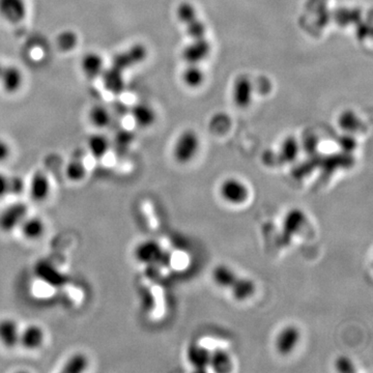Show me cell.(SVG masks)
Returning a JSON list of instances; mask_svg holds the SVG:
<instances>
[{"instance_id": "obj_1", "label": "cell", "mask_w": 373, "mask_h": 373, "mask_svg": "<svg viewBox=\"0 0 373 373\" xmlns=\"http://www.w3.org/2000/svg\"><path fill=\"white\" fill-rule=\"evenodd\" d=\"M201 149V138L193 130L182 132L175 141L173 159L179 164L186 165L194 160Z\"/></svg>"}, {"instance_id": "obj_2", "label": "cell", "mask_w": 373, "mask_h": 373, "mask_svg": "<svg viewBox=\"0 0 373 373\" xmlns=\"http://www.w3.org/2000/svg\"><path fill=\"white\" fill-rule=\"evenodd\" d=\"M219 196L227 205L240 207L250 197L249 186L238 177H227L219 185Z\"/></svg>"}, {"instance_id": "obj_3", "label": "cell", "mask_w": 373, "mask_h": 373, "mask_svg": "<svg viewBox=\"0 0 373 373\" xmlns=\"http://www.w3.org/2000/svg\"><path fill=\"white\" fill-rule=\"evenodd\" d=\"M28 215V207L24 203H12L0 212V231L10 233L19 229Z\"/></svg>"}, {"instance_id": "obj_4", "label": "cell", "mask_w": 373, "mask_h": 373, "mask_svg": "<svg viewBox=\"0 0 373 373\" xmlns=\"http://www.w3.org/2000/svg\"><path fill=\"white\" fill-rule=\"evenodd\" d=\"M302 333L296 325H287L282 327L275 338V350L280 355H290L300 344Z\"/></svg>"}, {"instance_id": "obj_5", "label": "cell", "mask_w": 373, "mask_h": 373, "mask_svg": "<svg viewBox=\"0 0 373 373\" xmlns=\"http://www.w3.org/2000/svg\"><path fill=\"white\" fill-rule=\"evenodd\" d=\"M147 51L143 45L136 44L118 52L112 58L111 65L117 70L125 72L141 64L147 58Z\"/></svg>"}, {"instance_id": "obj_6", "label": "cell", "mask_w": 373, "mask_h": 373, "mask_svg": "<svg viewBox=\"0 0 373 373\" xmlns=\"http://www.w3.org/2000/svg\"><path fill=\"white\" fill-rule=\"evenodd\" d=\"M134 258L141 264L153 266L164 259L165 252L159 243L154 240H143L134 249Z\"/></svg>"}, {"instance_id": "obj_7", "label": "cell", "mask_w": 373, "mask_h": 373, "mask_svg": "<svg viewBox=\"0 0 373 373\" xmlns=\"http://www.w3.org/2000/svg\"><path fill=\"white\" fill-rule=\"evenodd\" d=\"M46 342V332L38 324H29L21 327L19 346L24 350L36 351L41 350Z\"/></svg>"}, {"instance_id": "obj_8", "label": "cell", "mask_w": 373, "mask_h": 373, "mask_svg": "<svg viewBox=\"0 0 373 373\" xmlns=\"http://www.w3.org/2000/svg\"><path fill=\"white\" fill-rule=\"evenodd\" d=\"M27 15V0H0V18L6 23L23 22Z\"/></svg>"}, {"instance_id": "obj_9", "label": "cell", "mask_w": 373, "mask_h": 373, "mask_svg": "<svg viewBox=\"0 0 373 373\" xmlns=\"http://www.w3.org/2000/svg\"><path fill=\"white\" fill-rule=\"evenodd\" d=\"M212 52V45L207 38L191 40L188 45L184 47L182 57L186 64L201 65L208 60Z\"/></svg>"}, {"instance_id": "obj_10", "label": "cell", "mask_w": 373, "mask_h": 373, "mask_svg": "<svg viewBox=\"0 0 373 373\" xmlns=\"http://www.w3.org/2000/svg\"><path fill=\"white\" fill-rule=\"evenodd\" d=\"M255 83L247 75H240L234 80L233 86V100L238 108L249 107L252 103L255 95Z\"/></svg>"}, {"instance_id": "obj_11", "label": "cell", "mask_w": 373, "mask_h": 373, "mask_svg": "<svg viewBox=\"0 0 373 373\" xmlns=\"http://www.w3.org/2000/svg\"><path fill=\"white\" fill-rule=\"evenodd\" d=\"M25 76L22 70L15 65H4L0 75V86L4 93L15 95L23 88Z\"/></svg>"}, {"instance_id": "obj_12", "label": "cell", "mask_w": 373, "mask_h": 373, "mask_svg": "<svg viewBox=\"0 0 373 373\" xmlns=\"http://www.w3.org/2000/svg\"><path fill=\"white\" fill-rule=\"evenodd\" d=\"M26 189L32 201L36 203H44L51 195L52 184L46 173L36 171L32 175Z\"/></svg>"}, {"instance_id": "obj_13", "label": "cell", "mask_w": 373, "mask_h": 373, "mask_svg": "<svg viewBox=\"0 0 373 373\" xmlns=\"http://www.w3.org/2000/svg\"><path fill=\"white\" fill-rule=\"evenodd\" d=\"M21 327L13 318H4L0 320V344L8 350L19 346Z\"/></svg>"}, {"instance_id": "obj_14", "label": "cell", "mask_w": 373, "mask_h": 373, "mask_svg": "<svg viewBox=\"0 0 373 373\" xmlns=\"http://www.w3.org/2000/svg\"><path fill=\"white\" fill-rule=\"evenodd\" d=\"M105 68V60L97 52H88L82 56L80 60V69H81L82 74L90 80H95L101 77Z\"/></svg>"}, {"instance_id": "obj_15", "label": "cell", "mask_w": 373, "mask_h": 373, "mask_svg": "<svg viewBox=\"0 0 373 373\" xmlns=\"http://www.w3.org/2000/svg\"><path fill=\"white\" fill-rule=\"evenodd\" d=\"M19 231L26 240L34 242L42 238L46 233V223L40 216L28 214L21 223Z\"/></svg>"}, {"instance_id": "obj_16", "label": "cell", "mask_w": 373, "mask_h": 373, "mask_svg": "<svg viewBox=\"0 0 373 373\" xmlns=\"http://www.w3.org/2000/svg\"><path fill=\"white\" fill-rule=\"evenodd\" d=\"M186 358L190 366L198 372H205L210 367V351L203 344H190L186 348Z\"/></svg>"}, {"instance_id": "obj_17", "label": "cell", "mask_w": 373, "mask_h": 373, "mask_svg": "<svg viewBox=\"0 0 373 373\" xmlns=\"http://www.w3.org/2000/svg\"><path fill=\"white\" fill-rule=\"evenodd\" d=\"M100 78H101L104 88L108 93L119 95L125 90L126 84L123 72L117 70L114 67H106L105 70H104Z\"/></svg>"}, {"instance_id": "obj_18", "label": "cell", "mask_w": 373, "mask_h": 373, "mask_svg": "<svg viewBox=\"0 0 373 373\" xmlns=\"http://www.w3.org/2000/svg\"><path fill=\"white\" fill-rule=\"evenodd\" d=\"M131 117L134 123L141 129L151 128L157 121L155 109L147 103H138L131 109Z\"/></svg>"}, {"instance_id": "obj_19", "label": "cell", "mask_w": 373, "mask_h": 373, "mask_svg": "<svg viewBox=\"0 0 373 373\" xmlns=\"http://www.w3.org/2000/svg\"><path fill=\"white\" fill-rule=\"evenodd\" d=\"M229 290L234 301L245 302L255 296L257 292V285L252 279L238 276Z\"/></svg>"}, {"instance_id": "obj_20", "label": "cell", "mask_w": 373, "mask_h": 373, "mask_svg": "<svg viewBox=\"0 0 373 373\" xmlns=\"http://www.w3.org/2000/svg\"><path fill=\"white\" fill-rule=\"evenodd\" d=\"M210 277L215 285L222 290H229L238 276L231 266L226 264H218L212 269Z\"/></svg>"}, {"instance_id": "obj_21", "label": "cell", "mask_w": 373, "mask_h": 373, "mask_svg": "<svg viewBox=\"0 0 373 373\" xmlns=\"http://www.w3.org/2000/svg\"><path fill=\"white\" fill-rule=\"evenodd\" d=\"M205 80V74L201 65L186 64V67L182 73V81L186 88L196 90L203 86Z\"/></svg>"}, {"instance_id": "obj_22", "label": "cell", "mask_w": 373, "mask_h": 373, "mask_svg": "<svg viewBox=\"0 0 373 373\" xmlns=\"http://www.w3.org/2000/svg\"><path fill=\"white\" fill-rule=\"evenodd\" d=\"M110 141L101 133L93 134L88 140V151L95 159H103L110 151Z\"/></svg>"}, {"instance_id": "obj_23", "label": "cell", "mask_w": 373, "mask_h": 373, "mask_svg": "<svg viewBox=\"0 0 373 373\" xmlns=\"http://www.w3.org/2000/svg\"><path fill=\"white\" fill-rule=\"evenodd\" d=\"M90 361L86 353H74L65 362L60 372L64 373H83L90 368Z\"/></svg>"}, {"instance_id": "obj_24", "label": "cell", "mask_w": 373, "mask_h": 373, "mask_svg": "<svg viewBox=\"0 0 373 373\" xmlns=\"http://www.w3.org/2000/svg\"><path fill=\"white\" fill-rule=\"evenodd\" d=\"M306 222V215L302 210L292 209L286 214L283 220V231L287 236H294L300 231Z\"/></svg>"}, {"instance_id": "obj_25", "label": "cell", "mask_w": 373, "mask_h": 373, "mask_svg": "<svg viewBox=\"0 0 373 373\" xmlns=\"http://www.w3.org/2000/svg\"><path fill=\"white\" fill-rule=\"evenodd\" d=\"M210 367L214 372L224 373L231 372L233 368V360L231 355L222 348H216L210 351Z\"/></svg>"}, {"instance_id": "obj_26", "label": "cell", "mask_w": 373, "mask_h": 373, "mask_svg": "<svg viewBox=\"0 0 373 373\" xmlns=\"http://www.w3.org/2000/svg\"><path fill=\"white\" fill-rule=\"evenodd\" d=\"M300 149L299 141L292 136H290L282 141L278 158L284 163H292L298 158Z\"/></svg>"}, {"instance_id": "obj_27", "label": "cell", "mask_w": 373, "mask_h": 373, "mask_svg": "<svg viewBox=\"0 0 373 373\" xmlns=\"http://www.w3.org/2000/svg\"><path fill=\"white\" fill-rule=\"evenodd\" d=\"M88 119L93 127L97 129H105L111 123L112 116L105 106L95 105L93 106L88 111Z\"/></svg>"}, {"instance_id": "obj_28", "label": "cell", "mask_w": 373, "mask_h": 373, "mask_svg": "<svg viewBox=\"0 0 373 373\" xmlns=\"http://www.w3.org/2000/svg\"><path fill=\"white\" fill-rule=\"evenodd\" d=\"M338 127L344 133L353 134L359 131L362 127L361 118L353 110H344L338 116Z\"/></svg>"}, {"instance_id": "obj_29", "label": "cell", "mask_w": 373, "mask_h": 373, "mask_svg": "<svg viewBox=\"0 0 373 373\" xmlns=\"http://www.w3.org/2000/svg\"><path fill=\"white\" fill-rule=\"evenodd\" d=\"M65 175L72 183H81L88 175V169L81 160L73 159L67 164Z\"/></svg>"}, {"instance_id": "obj_30", "label": "cell", "mask_w": 373, "mask_h": 373, "mask_svg": "<svg viewBox=\"0 0 373 373\" xmlns=\"http://www.w3.org/2000/svg\"><path fill=\"white\" fill-rule=\"evenodd\" d=\"M79 44L78 34L73 30L67 29L60 32L56 36V46L62 52H71Z\"/></svg>"}, {"instance_id": "obj_31", "label": "cell", "mask_w": 373, "mask_h": 373, "mask_svg": "<svg viewBox=\"0 0 373 373\" xmlns=\"http://www.w3.org/2000/svg\"><path fill=\"white\" fill-rule=\"evenodd\" d=\"M175 14H177V20H179L181 24H183L184 26L188 25L189 23L193 22V21L199 18L195 6L188 1L181 2V4L177 6Z\"/></svg>"}, {"instance_id": "obj_32", "label": "cell", "mask_w": 373, "mask_h": 373, "mask_svg": "<svg viewBox=\"0 0 373 373\" xmlns=\"http://www.w3.org/2000/svg\"><path fill=\"white\" fill-rule=\"evenodd\" d=\"M185 28L190 40L205 38V34H207V26L199 18L189 23L188 25L185 26Z\"/></svg>"}, {"instance_id": "obj_33", "label": "cell", "mask_w": 373, "mask_h": 373, "mask_svg": "<svg viewBox=\"0 0 373 373\" xmlns=\"http://www.w3.org/2000/svg\"><path fill=\"white\" fill-rule=\"evenodd\" d=\"M334 367H335L336 372L340 373L355 372V364L351 361V358L346 357V355H339L334 361Z\"/></svg>"}, {"instance_id": "obj_34", "label": "cell", "mask_w": 373, "mask_h": 373, "mask_svg": "<svg viewBox=\"0 0 373 373\" xmlns=\"http://www.w3.org/2000/svg\"><path fill=\"white\" fill-rule=\"evenodd\" d=\"M25 182L19 175H10V195L12 196H20L26 190Z\"/></svg>"}, {"instance_id": "obj_35", "label": "cell", "mask_w": 373, "mask_h": 373, "mask_svg": "<svg viewBox=\"0 0 373 373\" xmlns=\"http://www.w3.org/2000/svg\"><path fill=\"white\" fill-rule=\"evenodd\" d=\"M338 144L342 151L351 154L357 147V141L353 137V134L344 133V135L338 140Z\"/></svg>"}, {"instance_id": "obj_36", "label": "cell", "mask_w": 373, "mask_h": 373, "mask_svg": "<svg viewBox=\"0 0 373 373\" xmlns=\"http://www.w3.org/2000/svg\"><path fill=\"white\" fill-rule=\"evenodd\" d=\"M10 195V175L0 172V199Z\"/></svg>"}, {"instance_id": "obj_37", "label": "cell", "mask_w": 373, "mask_h": 373, "mask_svg": "<svg viewBox=\"0 0 373 373\" xmlns=\"http://www.w3.org/2000/svg\"><path fill=\"white\" fill-rule=\"evenodd\" d=\"M12 155V147L8 141L0 140V163L8 161Z\"/></svg>"}, {"instance_id": "obj_38", "label": "cell", "mask_w": 373, "mask_h": 373, "mask_svg": "<svg viewBox=\"0 0 373 373\" xmlns=\"http://www.w3.org/2000/svg\"><path fill=\"white\" fill-rule=\"evenodd\" d=\"M4 64H2V62H0V75H1L2 70H4Z\"/></svg>"}]
</instances>
